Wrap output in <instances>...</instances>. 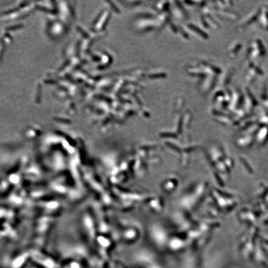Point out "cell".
Listing matches in <instances>:
<instances>
[{"instance_id":"1","label":"cell","mask_w":268,"mask_h":268,"mask_svg":"<svg viewBox=\"0 0 268 268\" xmlns=\"http://www.w3.org/2000/svg\"><path fill=\"white\" fill-rule=\"evenodd\" d=\"M266 54V49L260 39H255L251 42L248 47L246 55L251 60H256L263 57Z\"/></svg>"},{"instance_id":"2","label":"cell","mask_w":268,"mask_h":268,"mask_svg":"<svg viewBox=\"0 0 268 268\" xmlns=\"http://www.w3.org/2000/svg\"><path fill=\"white\" fill-rule=\"evenodd\" d=\"M244 106V94L240 90L232 92V99L228 108L234 112L242 109Z\"/></svg>"},{"instance_id":"3","label":"cell","mask_w":268,"mask_h":268,"mask_svg":"<svg viewBox=\"0 0 268 268\" xmlns=\"http://www.w3.org/2000/svg\"><path fill=\"white\" fill-rule=\"evenodd\" d=\"M258 106V101L249 89H246L244 94V109L250 113Z\"/></svg>"},{"instance_id":"4","label":"cell","mask_w":268,"mask_h":268,"mask_svg":"<svg viewBox=\"0 0 268 268\" xmlns=\"http://www.w3.org/2000/svg\"><path fill=\"white\" fill-rule=\"evenodd\" d=\"M235 73V68L232 67H228L222 72L218 78V83L223 87H225L230 82Z\"/></svg>"},{"instance_id":"5","label":"cell","mask_w":268,"mask_h":268,"mask_svg":"<svg viewBox=\"0 0 268 268\" xmlns=\"http://www.w3.org/2000/svg\"><path fill=\"white\" fill-rule=\"evenodd\" d=\"M261 12V8L256 9L252 11L249 14L246 15L244 18L240 21L238 26L240 28H245L248 26L250 24L254 23L255 21H258L259 16Z\"/></svg>"},{"instance_id":"6","label":"cell","mask_w":268,"mask_h":268,"mask_svg":"<svg viewBox=\"0 0 268 268\" xmlns=\"http://www.w3.org/2000/svg\"><path fill=\"white\" fill-rule=\"evenodd\" d=\"M247 69H248V74H247V78L249 81L250 79L251 82H253L254 80L259 76L263 75L264 72L262 70V69L256 66L255 64L253 62H250L247 65Z\"/></svg>"},{"instance_id":"7","label":"cell","mask_w":268,"mask_h":268,"mask_svg":"<svg viewBox=\"0 0 268 268\" xmlns=\"http://www.w3.org/2000/svg\"><path fill=\"white\" fill-rule=\"evenodd\" d=\"M217 83H218V78L217 77L207 76L204 79V82H203V84L202 85L201 88L202 93L204 94L210 93L215 88Z\"/></svg>"},{"instance_id":"8","label":"cell","mask_w":268,"mask_h":268,"mask_svg":"<svg viewBox=\"0 0 268 268\" xmlns=\"http://www.w3.org/2000/svg\"><path fill=\"white\" fill-rule=\"evenodd\" d=\"M213 11L215 12L216 14H218L220 18H222L223 19H234L237 18V13L233 11H231L230 10H228V9H222L215 8V10H213Z\"/></svg>"},{"instance_id":"9","label":"cell","mask_w":268,"mask_h":268,"mask_svg":"<svg viewBox=\"0 0 268 268\" xmlns=\"http://www.w3.org/2000/svg\"><path fill=\"white\" fill-rule=\"evenodd\" d=\"M258 21L262 28L268 30V7L261 8V12Z\"/></svg>"},{"instance_id":"10","label":"cell","mask_w":268,"mask_h":268,"mask_svg":"<svg viewBox=\"0 0 268 268\" xmlns=\"http://www.w3.org/2000/svg\"><path fill=\"white\" fill-rule=\"evenodd\" d=\"M242 49V44L239 42H233L232 44H230L229 47L227 49V53L228 55L230 57L234 58L237 57L240 52Z\"/></svg>"}]
</instances>
